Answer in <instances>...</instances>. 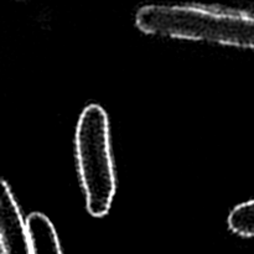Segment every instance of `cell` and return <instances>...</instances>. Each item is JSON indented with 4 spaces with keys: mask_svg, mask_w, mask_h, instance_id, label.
I'll list each match as a JSON object with an SVG mask.
<instances>
[{
    "mask_svg": "<svg viewBox=\"0 0 254 254\" xmlns=\"http://www.w3.org/2000/svg\"><path fill=\"white\" fill-rule=\"evenodd\" d=\"M141 32L254 50V15L200 5H145L135 14Z\"/></svg>",
    "mask_w": 254,
    "mask_h": 254,
    "instance_id": "cell-1",
    "label": "cell"
},
{
    "mask_svg": "<svg viewBox=\"0 0 254 254\" xmlns=\"http://www.w3.org/2000/svg\"><path fill=\"white\" fill-rule=\"evenodd\" d=\"M74 151L87 211L93 217H103L111 210L117 181L108 116L99 104H89L82 111L74 133Z\"/></svg>",
    "mask_w": 254,
    "mask_h": 254,
    "instance_id": "cell-2",
    "label": "cell"
},
{
    "mask_svg": "<svg viewBox=\"0 0 254 254\" xmlns=\"http://www.w3.org/2000/svg\"><path fill=\"white\" fill-rule=\"evenodd\" d=\"M0 243L2 254H31L26 220L4 179L0 181Z\"/></svg>",
    "mask_w": 254,
    "mask_h": 254,
    "instance_id": "cell-3",
    "label": "cell"
},
{
    "mask_svg": "<svg viewBox=\"0 0 254 254\" xmlns=\"http://www.w3.org/2000/svg\"><path fill=\"white\" fill-rule=\"evenodd\" d=\"M31 254H64L54 223L46 215L32 212L26 218Z\"/></svg>",
    "mask_w": 254,
    "mask_h": 254,
    "instance_id": "cell-4",
    "label": "cell"
},
{
    "mask_svg": "<svg viewBox=\"0 0 254 254\" xmlns=\"http://www.w3.org/2000/svg\"><path fill=\"white\" fill-rule=\"evenodd\" d=\"M228 227L242 237H254V200L236 206L227 218Z\"/></svg>",
    "mask_w": 254,
    "mask_h": 254,
    "instance_id": "cell-5",
    "label": "cell"
}]
</instances>
